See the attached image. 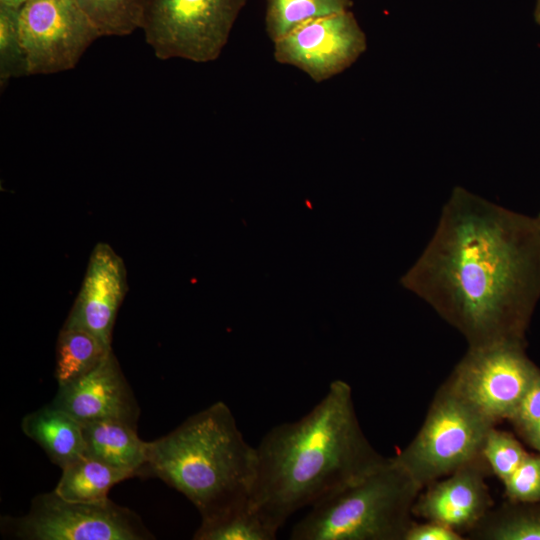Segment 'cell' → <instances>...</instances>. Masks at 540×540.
Segmentation results:
<instances>
[{
    "mask_svg": "<svg viewBox=\"0 0 540 540\" xmlns=\"http://www.w3.org/2000/svg\"><path fill=\"white\" fill-rule=\"evenodd\" d=\"M61 470L62 475L54 491L62 498L75 502L105 500L115 484L134 477L129 471L85 455Z\"/></svg>",
    "mask_w": 540,
    "mask_h": 540,
    "instance_id": "obj_16",
    "label": "cell"
},
{
    "mask_svg": "<svg viewBox=\"0 0 540 540\" xmlns=\"http://www.w3.org/2000/svg\"><path fill=\"white\" fill-rule=\"evenodd\" d=\"M469 533L487 540H540V502L509 501L489 511Z\"/></svg>",
    "mask_w": 540,
    "mask_h": 540,
    "instance_id": "obj_18",
    "label": "cell"
},
{
    "mask_svg": "<svg viewBox=\"0 0 540 540\" xmlns=\"http://www.w3.org/2000/svg\"><path fill=\"white\" fill-rule=\"evenodd\" d=\"M50 404L81 423L119 420L136 427L140 409L112 350L82 377L58 386Z\"/></svg>",
    "mask_w": 540,
    "mask_h": 540,
    "instance_id": "obj_11",
    "label": "cell"
},
{
    "mask_svg": "<svg viewBox=\"0 0 540 540\" xmlns=\"http://www.w3.org/2000/svg\"><path fill=\"white\" fill-rule=\"evenodd\" d=\"M537 219H538V222L540 224V211L538 212V214L536 215Z\"/></svg>",
    "mask_w": 540,
    "mask_h": 540,
    "instance_id": "obj_31",
    "label": "cell"
},
{
    "mask_svg": "<svg viewBox=\"0 0 540 540\" xmlns=\"http://www.w3.org/2000/svg\"><path fill=\"white\" fill-rule=\"evenodd\" d=\"M257 452L251 502L279 528L296 511L381 464L359 425L348 383H330L326 395L301 419L271 428Z\"/></svg>",
    "mask_w": 540,
    "mask_h": 540,
    "instance_id": "obj_2",
    "label": "cell"
},
{
    "mask_svg": "<svg viewBox=\"0 0 540 540\" xmlns=\"http://www.w3.org/2000/svg\"><path fill=\"white\" fill-rule=\"evenodd\" d=\"M19 10L0 6V86L29 75L26 51L19 27Z\"/></svg>",
    "mask_w": 540,
    "mask_h": 540,
    "instance_id": "obj_22",
    "label": "cell"
},
{
    "mask_svg": "<svg viewBox=\"0 0 540 540\" xmlns=\"http://www.w3.org/2000/svg\"><path fill=\"white\" fill-rule=\"evenodd\" d=\"M487 470L490 468L482 454L446 479L431 483L418 495L413 513L461 535L470 532L490 511L491 498L484 480Z\"/></svg>",
    "mask_w": 540,
    "mask_h": 540,
    "instance_id": "obj_13",
    "label": "cell"
},
{
    "mask_svg": "<svg viewBox=\"0 0 540 540\" xmlns=\"http://www.w3.org/2000/svg\"><path fill=\"white\" fill-rule=\"evenodd\" d=\"M462 535L455 530L437 522H413L404 540H461Z\"/></svg>",
    "mask_w": 540,
    "mask_h": 540,
    "instance_id": "obj_26",
    "label": "cell"
},
{
    "mask_svg": "<svg viewBox=\"0 0 540 540\" xmlns=\"http://www.w3.org/2000/svg\"><path fill=\"white\" fill-rule=\"evenodd\" d=\"M21 429L61 469L84 455L82 423L50 403L25 415Z\"/></svg>",
    "mask_w": 540,
    "mask_h": 540,
    "instance_id": "obj_14",
    "label": "cell"
},
{
    "mask_svg": "<svg viewBox=\"0 0 540 540\" xmlns=\"http://www.w3.org/2000/svg\"><path fill=\"white\" fill-rule=\"evenodd\" d=\"M27 0H0V6L20 9Z\"/></svg>",
    "mask_w": 540,
    "mask_h": 540,
    "instance_id": "obj_28",
    "label": "cell"
},
{
    "mask_svg": "<svg viewBox=\"0 0 540 540\" xmlns=\"http://www.w3.org/2000/svg\"><path fill=\"white\" fill-rule=\"evenodd\" d=\"M522 437L540 454V423L523 434Z\"/></svg>",
    "mask_w": 540,
    "mask_h": 540,
    "instance_id": "obj_27",
    "label": "cell"
},
{
    "mask_svg": "<svg viewBox=\"0 0 540 540\" xmlns=\"http://www.w3.org/2000/svg\"><path fill=\"white\" fill-rule=\"evenodd\" d=\"M100 36H125L141 29L146 0H75Z\"/></svg>",
    "mask_w": 540,
    "mask_h": 540,
    "instance_id": "obj_21",
    "label": "cell"
},
{
    "mask_svg": "<svg viewBox=\"0 0 540 540\" xmlns=\"http://www.w3.org/2000/svg\"><path fill=\"white\" fill-rule=\"evenodd\" d=\"M6 536L21 540H150L154 535L132 510L109 498L69 501L54 490L36 495L20 517L1 518Z\"/></svg>",
    "mask_w": 540,
    "mask_h": 540,
    "instance_id": "obj_7",
    "label": "cell"
},
{
    "mask_svg": "<svg viewBox=\"0 0 540 540\" xmlns=\"http://www.w3.org/2000/svg\"><path fill=\"white\" fill-rule=\"evenodd\" d=\"M275 528L251 500L215 519L201 521L195 540H273Z\"/></svg>",
    "mask_w": 540,
    "mask_h": 540,
    "instance_id": "obj_19",
    "label": "cell"
},
{
    "mask_svg": "<svg viewBox=\"0 0 540 540\" xmlns=\"http://www.w3.org/2000/svg\"><path fill=\"white\" fill-rule=\"evenodd\" d=\"M482 454L490 470L504 482L518 468L527 452L511 434L492 427L485 438Z\"/></svg>",
    "mask_w": 540,
    "mask_h": 540,
    "instance_id": "obj_23",
    "label": "cell"
},
{
    "mask_svg": "<svg viewBox=\"0 0 540 540\" xmlns=\"http://www.w3.org/2000/svg\"><path fill=\"white\" fill-rule=\"evenodd\" d=\"M19 27L30 76L73 69L101 37L75 0H27Z\"/></svg>",
    "mask_w": 540,
    "mask_h": 540,
    "instance_id": "obj_9",
    "label": "cell"
},
{
    "mask_svg": "<svg viewBox=\"0 0 540 540\" xmlns=\"http://www.w3.org/2000/svg\"><path fill=\"white\" fill-rule=\"evenodd\" d=\"M366 49V35L347 10L304 23L274 41L273 57L322 83L351 67Z\"/></svg>",
    "mask_w": 540,
    "mask_h": 540,
    "instance_id": "obj_10",
    "label": "cell"
},
{
    "mask_svg": "<svg viewBox=\"0 0 540 540\" xmlns=\"http://www.w3.org/2000/svg\"><path fill=\"white\" fill-rule=\"evenodd\" d=\"M503 484L505 494L511 502H540V454L527 453Z\"/></svg>",
    "mask_w": 540,
    "mask_h": 540,
    "instance_id": "obj_24",
    "label": "cell"
},
{
    "mask_svg": "<svg viewBox=\"0 0 540 540\" xmlns=\"http://www.w3.org/2000/svg\"><path fill=\"white\" fill-rule=\"evenodd\" d=\"M540 15V0L536 1L534 16Z\"/></svg>",
    "mask_w": 540,
    "mask_h": 540,
    "instance_id": "obj_29",
    "label": "cell"
},
{
    "mask_svg": "<svg viewBox=\"0 0 540 540\" xmlns=\"http://www.w3.org/2000/svg\"><path fill=\"white\" fill-rule=\"evenodd\" d=\"M494 426L444 384L415 438L393 459L423 489L482 455Z\"/></svg>",
    "mask_w": 540,
    "mask_h": 540,
    "instance_id": "obj_5",
    "label": "cell"
},
{
    "mask_svg": "<svg viewBox=\"0 0 540 540\" xmlns=\"http://www.w3.org/2000/svg\"><path fill=\"white\" fill-rule=\"evenodd\" d=\"M247 0H146L141 29L157 58L216 60Z\"/></svg>",
    "mask_w": 540,
    "mask_h": 540,
    "instance_id": "obj_6",
    "label": "cell"
},
{
    "mask_svg": "<svg viewBox=\"0 0 540 540\" xmlns=\"http://www.w3.org/2000/svg\"><path fill=\"white\" fill-rule=\"evenodd\" d=\"M402 286L466 339L468 348L526 345L540 301V224L455 187Z\"/></svg>",
    "mask_w": 540,
    "mask_h": 540,
    "instance_id": "obj_1",
    "label": "cell"
},
{
    "mask_svg": "<svg viewBox=\"0 0 540 540\" xmlns=\"http://www.w3.org/2000/svg\"><path fill=\"white\" fill-rule=\"evenodd\" d=\"M352 0H267L265 30L274 42L309 21L350 10Z\"/></svg>",
    "mask_w": 540,
    "mask_h": 540,
    "instance_id": "obj_20",
    "label": "cell"
},
{
    "mask_svg": "<svg viewBox=\"0 0 540 540\" xmlns=\"http://www.w3.org/2000/svg\"><path fill=\"white\" fill-rule=\"evenodd\" d=\"M111 350L90 332L63 326L56 346L54 377L58 386L89 373Z\"/></svg>",
    "mask_w": 540,
    "mask_h": 540,
    "instance_id": "obj_17",
    "label": "cell"
},
{
    "mask_svg": "<svg viewBox=\"0 0 540 540\" xmlns=\"http://www.w3.org/2000/svg\"><path fill=\"white\" fill-rule=\"evenodd\" d=\"M84 455L115 468L143 474L147 461V442L139 438L136 427L119 420L82 423Z\"/></svg>",
    "mask_w": 540,
    "mask_h": 540,
    "instance_id": "obj_15",
    "label": "cell"
},
{
    "mask_svg": "<svg viewBox=\"0 0 540 540\" xmlns=\"http://www.w3.org/2000/svg\"><path fill=\"white\" fill-rule=\"evenodd\" d=\"M142 475L157 477L183 494L201 521H209L251 500L256 447L246 442L230 408L217 401L147 442Z\"/></svg>",
    "mask_w": 540,
    "mask_h": 540,
    "instance_id": "obj_3",
    "label": "cell"
},
{
    "mask_svg": "<svg viewBox=\"0 0 540 540\" xmlns=\"http://www.w3.org/2000/svg\"><path fill=\"white\" fill-rule=\"evenodd\" d=\"M525 346L505 343L468 348L445 384L494 424L509 420L540 373Z\"/></svg>",
    "mask_w": 540,
    "mask_h": 540,
    "instance_id": "obj_8",
    "label": "cell"
},
{
    "mask_svg": "<svg viewBox=\"0 0 540 540\" xmlns=\"http://www.w3.org/2000/svg\"><path fill=\"white\" fill-rule=\"evenodd\" d=\"M535 17V21L537 22L538 25H540V15H537V16H534Z\"/></svg>",
    "mask_w": 540,
    "mask_h": 540,
    "instance_id": "obj_30",
    "label": "cell"
},
{
    "mask_svg": "<svg viewBox=\"0 0 540 540\" xmlns=\"http://www.w3.org/2000/svg\"><path fill=\"white\" fill-rule=\"evenodd\" d=\"M421 490L393 458H386L312 505L290 539L404 540Z\"/></svg>",
    "mask_w": 540,
    "mask_h": 540,
    "instance_id": "obj_4",
    "label": "cell"
},
{
    "mask_svg": "<svg viewBox=\"0 0 540 540\" xmlns=\"http://www.w3.org/2000/svg\"><path fill=\"white\" fill-rule=\"evenodd\" d=\"M126 292L127 273L122 258L107 243H98L63 326L86 330L111 347L113 326Z\"/></svg>",
    "mask_w": 540,
    "mask_h": 540,
    "instance_id": "obj_12",
    "label": "cell"
},
{
    "mask_svg": "<svg viewBox=\"0 0 540 540\" xmlns=\"http://www.w3.org/2000/svg\"><path fill=\"white\" fill-rule=\"evenodd\" d=\"M509 421L521 436L540 423V373L528 386Z\"/></svg>",
    "mask_w": 540,
    "mask_h": 540,
    "instance_id": "obj_25",
    "label": "cell"
}]
</instances>
